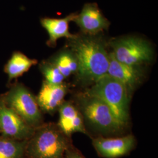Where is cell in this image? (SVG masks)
Here are the masks:
<instances>
[{"instance_id":"obj_1","label":"cell","mask_w":158,"mask_h":158,"mask_svg":"<svg viewBox=\"0 0 158 158\" xmlns=\"http://www.w3.org/2000/svg\"><path fill=\"white\" fill-rule=\"evenodd\" d=\"M69 40L70 51L78 63L76 74L79 81L92 85L107 74L110 53L105 40L98 34L76 35Z\"/></svg>"},{"instance_id":"obj_2","label":"cell","mask_w":158,"mask_h":158,"mask_svg":"<svg viewBox=\"0 0 158 158\" xmlns=\"http://www.w3.org/2000/svg\"><path fill=\"white\" fill-rule=\"evenodd\" d=\"M72 145L71 138L63 133L57 124L44 123L35 128L28 139L25 158H63Z\"/></svg>"},{"instance_id":"obj_3","label":"cell","mask_w":158,"mask_h":158,"mask_svg":"<svg viewBox=\"0 0 158 158\" xmlns=\"http://www.w3.org/2000/svg\"><path fill=\"white\" fill-rule=\"evenodd\" d=\"M85 92L101 100L111 109L121 124L124 127L127 125L130 119L131 94L124 85L107 74L97 80Z\"/></svg>"},{"instance_id":"obj_4","label":"cell","mask_w":158,"mask_h":158,"mask_svg":"<svg viewBox=\"0 0 158 158\" xmlns=\"http://www.w3.org/2000/svg\"><path fill=\"white\" fill-rule=\"evenodd\" d=\"M76 102L83 117L103 133L115 134L124 128L107 105L98 98L85 91L77 95Z\"/></svg>"},{"instance_id":"obj_5","label":"cell","mask_w":158,"mask_h":158,"mask_svg":"<svg viewBox=\"0 0 158 158\" xmlns=\"http://www.w3.org/2000/svg\"><path fill=\"white\" fill-rule=\"evenodd\" d=\"M0 96L6 105L31 127L35 128L44 124L36 97L22 83H13Z\"/></svg>"},{"instance_id":"obj_6","label":"cell","mask_w":158,"mask_h":158,"mask_svg":"<svg viewBox=\"0 0 158 158\" xmlns=\"http://www.w3.org/2000/svg\"><path fill=\"white\" fill-rule=\"evenodd\" d=\"M111 53L119 62L127 65L141 67L150 62L153 52L147 40L136 37H124L110 42Z\"/></svg>"},{"instance_id":"obj_7","label":"cell","mask_w":158,"mask_h":158,"mask_svg":"<svg viewBox=\"0 0 158 158\" xmlns=\"http://www.w3.org/2000/svg\"><path fill=\"white\" fill-rule=\"evenodd\" d=\"M34 130L6 105L0 96V135L25 141L31 138Z\"/></svg>"},{"instance_id":"obj_8","label":"cell","mask_w":158,"mask_h":158,"mask_svg":"<svg viewBox=\"0 0 158 158\" xmlns=\"http://www.w3.org/2000/svg\"><path fill=\"white\" fill-rule=\"evenodd\" d=\"M92 143L99 156L119 158L129 154L135 148L136 140L132 135H127L117 138L97 137Z\"/></svg>"},{"instance_id":"obj_9","label":"cell","mask_w":158,"mask_h":158,"mask_svg":"<svg viewBox=\"0 0 158 158\" xmlns=\"http://www.w3.org/2000/svg\"><path fill=\"white\" fill-rule=\"evenodd\" d=\"M73 22L76 23L82 34L96 35L110 27V22L104 17L96 3H87L83 6Z\"/></svg>"},{"instance_id":"obj_10","label":"cell","mask_w":158,"mask_h":158,"mask_svg":"<svg viewBox=\"0 0 158 158\" xmlns=\"http://www.w3.org/2000/svg\"><path fill=\"white\" fill-rule=\"evenodd\" d=\"M107 74L118 80L127 87L130 94L141 82L143 72L141 67L127 65L119 62L110 53V64Z\"/></svg>"},{"instance_id":"obj_11","label":"cell","mask_w":158,"mask_h":158,"mask_svg":"<svg viewBox=\"0 0 158 158\" xmlns=\"http://www.w3.org/2000/svg\"><path fill=\"white\" fill-rule=\"evenodd\" d=\"M67 90V86L64 83L61 85H52L44 80L36 97L40 110L49 114L55 113L64 102Z\"/></svg>"},{"instance_id":"obj_12","label":"cell","mask_w":158,"mask_h":158,"mask_svg":"<svg viewBox=\"0 0 158 158\" xmlns=\"http://www.w3.org/2000/svg\"><path fill=\"white\" fill-rule=\"evenodd\" d=\"M59 119L57 125L63 133L71 138L75 132L87 134L85 128L83 117L79 109L73 104L64 102L59 108Z\"/></svg>"},{"instance_id":"obj_13","label":"cell","mask_w":158,"mask_h":158,"mask_svg":"<svg viewBox=\"0 0 158 158\" xmlns=\"http://www.w3.org/2000/svg\"><path fill=\"white\" fill-rule=\"evenodd\" d=\"M77 14L72 13L63 18L45 17L40 19V24L49 35L46 44L49 47H55L57 40L66 38L68 40L73 38L76 35L69 31V23L73 22Z\"/></svg>"},{"instance_id":"obj_14","label":"cell","mask_w":158,"mask_h":158,"mask_svg":"<svg viewBox=\"0 0 158 158\" xmlns=\"http://www.w3.org/2000/svg\"><path fill=\"white\" fill-rule=\"evenodd\" d=\"M37 63V60L29 58L21 52H14L4 68V72L8 75V83L13 79L23 76Z\"/></svg>"},{"instance_id":"obj_15","label":"cell","mask_w":158,"mask_h":158,"mask_svg":"<svg viewBox=\"0 0 158 158\" xmlns=\"http://www.w3.org/2000/svg\"><path fill=\"white\" fill-rule=\"evenodd\" d=\"M56 67L64 78L69 77L71 74L77 73L78 63L77 59L70 50L60 52L49 60Z\"/></svg>"},{"instance_id":"obj_16","label":"cell","mask_w":158,"mask_h":158,"mask_svg":"<svg viewBox=\"0 0 158 158\" xmlns=\"http://www.w3.org/2000/svg\"><path fill=\"white\" fill-rule=\"evenodd\" d=\"M27 141L16 140L0 135V158H25Z\"/></svg>"},{"instance_id":"obj_17","label":"cell","mask_w":158,"mask_h":158,"mask_svg":"<svg viewBox=\"0 0 158 158\" xmlns=\"http://www.w3.org/2000/svg\"><path fill=\"white\" fill-rule=\"evenodd\" d=\"M40 69L46 82L55 85H61L64 83V77L59 69L49 60L40 63Z\"/></svg>"},{"instance_id":"obj_18","label":"cell","mask_w":158,"mask_h":158,"mask_svg":"<svg viewBox=\"0 0 158 158\" xmlns=\"http://www.w3.org/2000/svg\"><path fill=\"white\" fill-rule=\"evenodd\" d=\"M63 158H85L81 152L72 145L68 148Z\"/></svg>"}]
</instances>
